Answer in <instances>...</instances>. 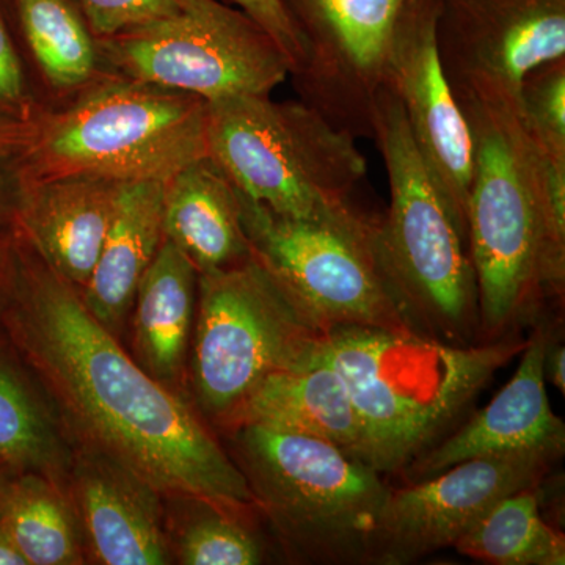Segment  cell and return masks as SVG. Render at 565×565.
<instances>
[{
	"mask_svg": "<svg viewBox=\"0 0 565 565\" xmlns=\"http://www.w3.org/2000/svg\"><path fill=\"white\" fill-rule=\"evenodd\" d=\"M14 237L17 269L0 329L73 445L128 465L163 498L203 501L244 520L258 512L243 471L196 408L151 377L87 310L79 289Z\"/></svg>",
	"mask_w": 565,
	"mask_h": 565,
	"instance_id": "obj_1",
	"label": "cell"
},
{
	"mask_svg": "<svg viewBox=\"0 0 565 565\" xmlns=\"http://www.w3.org/2000/svg\"><path fill=\"white\" fill-rule=\"evenodd\" d=\"M475 147L468 250L482 343L535 313L565 282V167L546 161L508 104L459 103Z\"/></svg>",
	"mask_w": 565,
	"mask_h": 565,
	"instance_id": "obj_2",
	"label": "cell"
},
{
	"mask_svg": "<svg viewBox=\"0 0 565 565\" xmlns=\"http://www.w3.org/2000/svg\"><path fill=\"white\" fill-rule=\"evenodd\" d=\"M526 340L456 345L419 332L340 327L322 351L343 379L362 424L363 462L403 473L440 441Z\"/></svg>",
	"mask_w": 565,
	"mask_h": 565,
	"instance_id": "obj_3",
	"label": "cell"
},
{
	"mask_svg": "<svg viewBox=\"0 0 565 565\" xmlns=\"http://www.w3.org/2000/svg\"><path fill=\"white\" fill-rule=\"evenodd\" d=\"M17 156L21 182L106 178L167 182L210 158L207 103L195 95L110 76L55 109Z\"/></svg>",
	"mask_w": 565,
	"mask_h": 565,
	"instance_id": "obj_4",
	"label": "cell"
},
{
	"mask_svg": "<svg viewBox=\"0 0 565 565\" xmlns=\"http://www.w3.org/2000/svg\"><path fill=\"white\" fill-rule=\"evenodd\" d=\"M373 140L388 178L390 204L379 215L375 245L390 286L419 332L449 344H476L478 286L467 241L386 85L375 99Z\"/></svg>",
	"mask_w": 565,
	"mask_h": 565,
	"instance_id": "obj_5",
	"label": "cell"
},
{
	"mask_svg": "<svg viewBox=\"0 0 565 565\" xmlns=\"http://www.w3.org/2000/svg\"><path fill=\"white\" fill-rule=\"evenodd\" d=\"M232 452L278 541L296 563L370 564L392 487L382 473L321 438L248 423Z\"/></svg>",
	"mask_w": 565,
	"mask_h": 565,
	"instance_id": "obj_6",
	"label": "cell"
},
{
	"mask_svg": "<svg viewBox=\"0 0 565 565\" xmlns=\"http://www.w3.org/2000/svg\"><path fill=\"white\" fill-rule=\"evenodd\" d=\"M207 148L245 199L275 214L323 218L360 207L367 163L355 137L303 102L270 95L210 102Z\"/></svg>",
	"mask_w": 565,
	"mask_h": 565,
	"instance_id": "obj_7",
	"label": "cell"
},
{
	"mask_svg": "<svg viewBox=\"0 0 565 565\" xmlns=\"http://www.w3.org/2000/svg\"><path fill=\"white\" fill-rule=\"evenodd\" d=\"M326 333L253 255L200 274L188 364L196 412L228 434L256 390L313 359Z\"/></svg>",
	"mask_w": 565,
	"mask_h": 565,
	"instance_id": "obj_8",
	"label": "cell"
},
{
	"mask_svg": "<svg viewBox=\"0 0 565 565\" xmlns=\"http://www.w3.org/2000/svg\"><path fill=\"white\" fill-rule=\"evenodd\" d=\"M241 199L252 255L326 332L340 327L419 332L379 259V215L359 207L332 217L291 218L243 193Z\"/></svg>",
	"mask_w": 565,
	"mask_h": 565,
	"instance_id": "obj_9",
	"label": "cell"
},
{
	"mask_svg": "<svg viewBox=\"0 0 565 565\" xmlns=\"http://www.w3.org/2000/svg\"><path fill=\"white\" fill-rule=\"evenodd\" d=\"M99 46L114 76L207 103L270 95L291 77L273 36L222 0H178L170 17L99 40Z\"/></svg>",
	"mask_w": 565,
	"mask_h": 565,
	"instance_id": "obj_10",
	"label": "cell"
},
{
	"mask_svg": "<svg viewBox=\"0 0 565 565\" xmlns=\"http://www.w3.org/2000/svg\"><path fill=\"white\" fill-rule=\"evenodd\" d=\"M564 448L527 446L478 456L390 490L371 542L370 564H412L455 546L501 500L541 486Z\"/></svg>",
	"mask_w": 565,
	"mask_h": 565,
	"instance_id": "obj_11",
	"label": "cell"
},
{
	"mask_svg": "<svg viewBox=\"0 0 565 565\" xmlns=\"http://www.w3.org/2000/svg\"><path fill=\"white\" fill-rule=\"evenodd\" d=\"M404 3L281 0L305 52L302 70L291 77L300 102L355 139H373L375 99Z\"/></svg>",
	"mask_w": 565,
	"mask_h": 565,
	"instance_id": "obj_12",
	"label": "cell"
},
{
	"mask_svg": "<svg viewBox=\"0 0 565 565\" xmlns=\"http://www.w3.org/2000/svg\"><path fill=\"white\" fill-rule=\"evenodd\" d=\"M435 41L457 103L519 109L526 74L565 58V0H437Z\"/></svg>",
	"mask_w": 565,
	"mask_h": 565,
	"instance_id": "obj_13",
	"label": "cell"
},
{
	"mask_svg": "<svg viewBox=\"0 0 565 565\" xmlns=\"http://www.w3.org/2000/svg\"><path fill=\"white\" fill-rule=\"evenodd\" d=\"M435 20L437 0H405L390 41L384 85L403 107L416 150L468 244L473 137L438 58Z\"/></svg>",
	"mask_w": 565,
	"mask_h": 565,
	"instance_id": "obj_14",
	"label": "cell"
},
{
	"mask_svg": "<svg viewBox=\"0 0 565 565\" xmlns=\"http://www.w3.org/2000/svg\"><path fill=\"white\" fill-rule=\"evenodd\" d=\"M68 489L92 563H173L163 494L131 467L73 445Z\"/></svg>",
	"mask_w": 565,
	"mask_h": 565,
	"instance_id": "obj_15",
	"label": "cell"
},
{
	"mask_svg": "<svg viewBox=\"0 0 565 565\" xmlns=\"http://www.w3.org/2000/svg\"><path fill=\"white\" fill-rule=\"evenodd\" d=\"M548 330L539 327L526 340L522 362L508 385L455 434L416 457L403 471L407 484L424 481L473 457L527 446L565 445L563 419L546 394Z\"/></svg>",
	"mask_w": 565,
	"mask_h": 565,
	"instance_id": "obj_16",
	"label": "cell"
},
{
	"mask_svg": "<svg viewBox=\"0 0 565 565\" xmlns=\"http://www.w3.org/2000/svg\"><path fill=\"white\" fill-rule=\"evenodd\" d=\"M121 184L84 174L21 182L11 228L55 274L82 289L95 269Z\"/></svg>",
	"mask_w": 565,
	"mask_h": 565,
	"instance_id": "obj_17",
	"label": "cell"
},
{
	"mask_svg": "<svg viewBox=\"0 0 565 565\" xmlns=\"http://www.w3.org/2000/svg\"><path fill=\"white\" fill-rule=\"evenodd\" d=\"M163 182H122L95 269L79 289L82 302L120 340L137 288L163 243Z\"/></svg>",
	"mask_w": 565,
	"mask_h": 565,
	"instance_id": "obj_18",
	"label": "cell"
},
{
	"mask_svg": "<svg viewBox=\"0 0 565 565\" xmlns=\"http://www.w3.org/2000/svg\"><path fill=\"white\" fill-rule=\"evenodd\" d=\"M163 239L180 248L199 274L250 258L243 199L211 158L200 159L163 182Z\"/></svg>",
	"mask_w": 565,
	"mask_h": 565,
	"instance_id": "obj_19",
	"label": "cell"
},
{
	"mask_svg": "<svg viewBox=\"0 0 565 565\" xmlns=\"http://www.w3.org/2000/svg\"><path fill=\"white\" fill-rule=\"evenodd\" d=\"M199 270L163 239L139 282L131 316V355L151 377L180 393L188 374Z\"/></svg>",
	"mask_w": 565,
	"mask_h": 565,
	"instance_id": "obj_20",
	"label": "cell"
},
{
	"mask_svg": "<svg viewBox=\"0 0 565 565\" xmlns=\"http://www.w3.org/2000/svg\"><path fill=\"white\" fill-rule=\"evenodd\" d=\"M248 423L321 438L363 462L362 424L322 349L308 362L270 375L245 404L233 430Z\"/></svg>",
	"mask_w": 565,
	"mask_h": 565,
	"instance_id": "obj_21",
	"label": "cell"
},
{
	"mask_svg": "<svg viewBox=\"0 0 565 565\" xmlns=\"http://www.w3.org/2000/svg\"><path fill=\"white\" fill-rule=\"evenodd\" d=\"M71 462L61 416L0 329V465L44 476L70 494Z\"/></svg>",
	"mask_w": 565,
	"mask_h": 565,
	"instance_id": "obj_22",
	"label": "cell"
},
{
	"mask_svg": "<svg viewBox=\"0 0 565 565\" xmlns=\"http://www.w3.org/2000/svg\"><path fill=\"white\" fill-rule=\"evenodd\" d=\"M0 522L29 565L87 563L73 501L44 476L0 465Z\"/></svg>",
	"mask_w": 565,
	"mask_h": 565,
	"instance_id": "obj_23",
	"label": "cell"
},
{
	"mask_svg": "<svg viewBox=\"0 0 565 565\" xmlns=\"http://www.w3.org/2000/svg\"><path fill=\"white\" fill-rule=\"evenodd\" d=\"M22 33L52 98L68 103L114 76L99 40L70 0H17Z\"/></svg>",
	"mask_w": 565,
	"mask_h": 565,
	"instance_id": "obj_24",
	"label": "cell"
},
{
	"mask_svg": "<svg viewBox=\"0 0 565 565\" xmlns=\"http://www.w3.org/2000/svg\"><path fill=\"white\" fill-rule=\"evenodd\" d=\"M539 487L493 505L459 539L457 552L497 565H564L565 537L542 516Z\"/></svg>",
	"mask_w": 565,
	"mask_h": 565,
	"instance_id": "obj_25",
	"label": "cell"
},
{
	"mask_svg": "<svg viewBox=\"0 0 565 565\" xmlns=\"http://www.w3.org/2000/svg\"><path fill=\"white\" fill-rule=\"evenodd\" d=\"M189 512L169 534L173 559L184 565H256L264 561V546L248 520L228 514L203 501L192 500Z\"/></svg>",
	"mask_w": 565,
	"mask_h": 565,
	"instance_id": "obj_26",
	"label": "cell"
},
{
	"mask_svg": "<svg viewBox=\"0 0 565 565\" xmlns=\"http://www.w3.org/2000/svg\"><path fill=\"white\" fill-rule=\"evenodd\" d=\"M523 129L546 161L565 167V58L526 74L519 98Z\"/></svg>",
	"mask_w": 565,
	"mask_h": 565,
	"instance_id": "obj_27",
	"label": "cell"
},
{
	"mask_svg": "<svg viewBox=\"0 0 565 565\" xmlns=\"http://www.w3.org/2000/svg\"><path fill=\"white\" fill-rule=\"evenodd\" d=\"M82 17L98 40L162 20L177 10L178 0H77Z\"/></svg>",
	"mask_w": 565,
	"mask_h": 565,
	"instance_id": "obj_28",
	"label": "cell"
},
{
	"mask_svg": "<svg viewBox=\"0 0 565 565\" xmlns=\"http://www.w3.org/2000/svg\"><path fill=\"white\" fill-rule=\"evenodd\" d=\"M41 110L29 92L20 55L0 18V115L32 121Z\"/></svg>",
	"mask_w": 565,
	"mask_h": 565,
	"instance_id": "obj_29",
	"label": "cell"
},
{
	"mask_svg": "<svg viewBox=\"0 0 565 565\" xmlns=\"http://www.w3.org/2000/svg\"><path fill=\"white\" fill-rule=\"evenodd\" d=\"M226 2L243 10L273 36L289 63L291 77L297 76L302 70L305 61L302 41L289 21L281 0H226Z\"/></svg>",
	"mask_w": 565,
	"mask_h": 565,
	"instance_id": "obj_30",
	"label": "cell"
},
{
	"mask_svg": "<svg viewBox=\"0 0 565 565\" xmlns=\"http://www.w3.org/2000/svg\"><path fill=\"white\" fill-rule=\"evenodd\" d=\"M35 136V121L0 115V156L17 158Z\"/></svg>",
	"mask_w": 565,
	"mask_h": 565,
	"instance_id": "obj_31",
	"label": "cell"
},
{
	"mask_svg": "<svg viewBox=\"0 0 565 565\" xmlns=\"http://www.w3.org/2000/svg\"><path fill=\"white\" fill-rule=\"evenodd\" d=\"M17 269V237L13 228L0 232V315L9 302Z\"/></svg>",
	"mask_w": 565,
	"mask_h": 565,
	"instance_id": "obj_32",
	"label": "cell"
},
{
	"mask_svg": "<svg viewBox=\"0 0 565 565\" xmlns=\"http://www.w3.org/2000/svg\"><path fill=\"white\" fill-rule=\"evenodd\" d=\"M21 195L20 172L11 177L7 170L0 167V225L13 223L18 203Z\"/></svg>",
	"mask_w": 565,
	"mask_h": 565,
	"instance_id": "obj_33",
	"label": "cell"
},
{
	"mask_svg": "<svg viewBox=\"0 0 565 565\" xmlns=\"http://www.w3.org/2000/svg\"><path fill=\"white\" fill-rule=\"evenodd\" d=\"M545 377L555 385L557 392L565 394V348L563 344H553L552 340L546 349Z\"/></svg>",
	"mask_w": 565,
	"mask_h": 565,
	"instance_id": "obj_34",
	"label": "cell"
},
{
	"mask_svg": "<svg viewBox=\"0 0 565 565\" xmlns=\"http://www.w3.org/2000/svg\"><path fill=\"white\" fill-rule=\"evenodd\" d=\"M0 565H29L2 522H0Z\"/></svg>",
	"mask_w": 565,
	"mask_h": 565,
	"instance_id": "obj_35",
	"label": "cell"
}]
</instances>
